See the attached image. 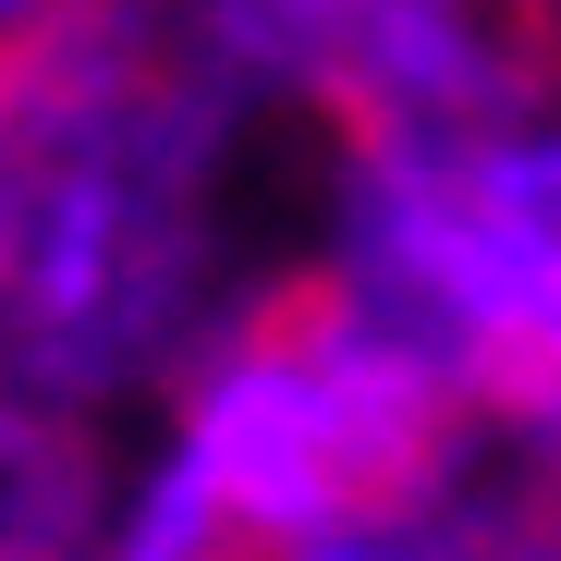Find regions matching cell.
I'll return each instance as SVG.
<instances>
[{
  "mask_svg": "<svg viewBox=\"0 0 561 561\" xmlns=\"http://www.w3.org/2000/svg\"><path fill=\"white\" fill-rule=\"evenodd\" d=\"M463 391L354 318L342 268L256 294L183 415L123 561H294L306 537H379L439 501Z\"/></svg>",
  "mask_w": 561,
  "mask_h": 561,
  "instance_id": "cell-1",
  "label": "cell"
},
{
  "mask_svg": "<svg viewBox=\"0 0 561 561\" xmlns=\"http://www.w3.org/2000/svg\"><path fill=\"white\" fill-rule=\"evenodd\" d=\"M342 561H354V549H342Z\"/></svg>",
  "mask_w": 561,
  "mask_h": 561,
  "instance_id": "cell-2",
  "label": "cell"
}]
</instances>
